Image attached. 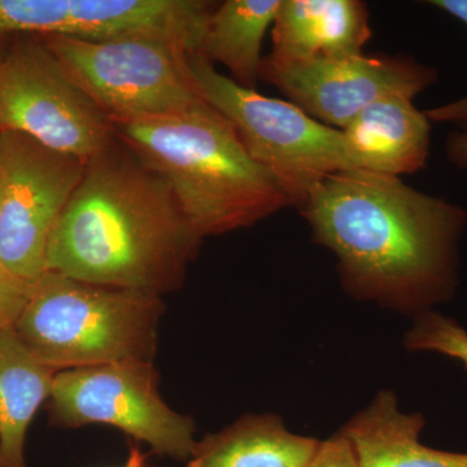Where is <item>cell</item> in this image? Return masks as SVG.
<instances>
[{"label": "cell", "mask_w": 467, "mask_h": 467, "mask_svg": "<svg viewBox=\"0 0 467 467\" xmlns=\"http://www.w3.org/2000/svg\"><path fill=\"white\" fill-rule=\"evenodd\" d=\"M299 213L313 242L333 252L340 285L356 300L417 317L459 284L467 211L365 169L326 178Z\"/></svg>", "instance_id": "cell-1"}, {"label": "cell", "mask_w": 467, "mask_h": 467, "mask_svg": "<svg viewBox=\"0 0 467 467\" xmlns=\"http://www.w3.org/2000/svg\"><path fill=\"white\" fill-rule=\"evenodd\" d=\"M202 242L167 181L117 138L86 164L46 272L162 296L182 287Z\"/></svg>", "instance_id": "cell-2"}, {"label": "cell", "mask_w": 467, "mask_h": 467, "mask_svg": "<svg viewBox=\"0 0 467 467\" xmlns=\"http://www.w3.org/2000/svg\"><path fill=\"white\" fill-rule=\"evenodd\" d=\"M112 125L116 137L167 181L202 239L250 227L290 207L233 122L205 99L181 115Z\"/></svg>", "instance_id": "cell-3"}, {"label": "cell", "mask_w": 467, "mask_h": 467, "mask_svg": "<svg viewBox=\"0 0 467 467\" xmlns=\"http://www.w3.org/2000/svg\"><path fill=\"white\" fill-rule=\"evenodd\" d=\"M161 296L45 272L30 288L15 333L52 370L152 361Z\"/></svg>", "instance_id": "cell-4"}, {"label": "cell", "mask_w": 467, "mask_h": 467, "mask_svg": "<svg viewBox=\"0 0 467 467\" xmlns=\"http://www.w3.org/2000/svg\"><path fill=\"white\" fill-rule=\"evenodd\" d=\"M198 90L235 126L251 158L299 211L326 178L358 169L342 130L306 115L291 101L242 88L199 54L189 57Z\"/></svg>", "instance_id": "cell-5"}, {"label": "cell", "mask_w": 467, "mask_h": 467, "mask_svg": "<svg viewBox=\"0 0 467 467\" xmlns=\"http://www.w3.org/2000/svg\"><path fill=\"white\" fill-rule=\"evenodd\" d=\"M41 39L112 124L181 115L204 100L190 69L193 52L181 43L160 36Z\"/></svg>", "instance_id": "cell-6"}, {"label": "cell", "mask_w": 467, "mask_h": 467, "mask_svg": "<svg viewBox=\"0 0 467 467\" xmlns=\"http://www.w3.org/2000/svg\"><path fill=\"white\" fill-rule=\"evenodd\" d=\"M0 130L29 135L86 164L117 140L109 116L33 34H14L0 61Z\"/></svg>", "instance_id": "cell-7"}, {"label": "cell", "mask_w": 467, "mask_h": 467, "mask_svg": "<svg viewBox=\"0 0 467 467\" xmlns=\"http://www.w3.org/2000/svg\"><path fill=\"white\" fill-rule=\"evenodd\" d=\"M47 402L54 426H113L146 442L153 453L186 462L195 447V423L162 400L152 361L130 359L58 371Z\"/></svg>", "instance_id": "cell-8"}, {"label": "cell", "mask_w": 467, "mask_h": 467, "mask_svg": "<svg viewBox=\"0 0 467 467\" xmlns=\"http://www.w3.org/2000/svg\"><path fill=\"white\" fill-rule=\"evenodd\" d=\"M86 162L0 130V266L34 284L46 272L51 234L84 177Z\"/></svg>", "instance_id": "cell-9"}, {"label": "cell", "mask_w": 467, "mask_h": 467, "mask_svg": "<svg viewBox=\"0 0 467 467\" xmlns=\"http://www.w3.org/2000/svg\"><path fill=\"white\" fill-rule=\"evenodd\" d=\"M260 79L322 124L343 130L370 104L389 97L410 99L434 86L438 69L408 55H358L284 61L264 57Z\"/></svg>", "instance_id": "cell-10"}, {"label": "cell", "mask_w": 467, "mask_h": 467, "mask_svg": "<svg viewBox=\"0 0 467 467\" xmlns=\"http://www.w3.org/2000/svg\"><path fill=\"white\" fill-rule=\"evenodd\" d=\"M214 5L204 0H0V32L86 41L160 36L199 54Z\"/></svg>", "instance_id": "cell-11"}, {"label": "cell", "mask_w": 467, "mask_h": 467, "mask_svg": "<svg viewBox=\"0 0 467 467\" xmlns=\"http://www.w3.org/2000/svg\"><path fill=\"white\" fill-rule=\"evenodd\" d=\"M359 0H282L272 26L269 57L294 61L364 54L373 30Z\"/></svg>", "instance_id": "cell-12"}, {"label": "cell", "mask_w": 467, "mask_h": 467, "mask_svg": "<svg viewBox=\"0 0 467 467\" xmlns=\"http://www.w3.org/2000/svg\"><path fill=\"white\" fill-rule=\"evenodd\" d=\"M413 100L383 98L361 110L343 129L358 169L401 177L426 168L431 122Z\"/></svg>", "instance_id": "cell-13"}, {"label": "cell", "mask_w": 467, "mask_h": 467, "mask_svg": "<svg viewBox=\"0 0 467 467\" xmlns=\"http://www.w3.org/2000/svg\"><path fill=\"white\" fill-rule=\"evenodd\" d=\"M425 418L405 414L395 392L380 391L340 430L358 467H467V453L434 450L420 441Z\"/></svg>", "instance_id": "cell-14"}, {"label": "cell", "mask_w": 467, "mask_h": 467, "mask_svg": "<svg viewBox=\"0 0 467 467\" xmlns=\"http://www.w3.org/2000/svg\"><path fill=\"white\" fill-rule=\"evenodd\" d=\"M319 444L291 432L275 414H245L196 441L187 467H306Z\"/></svg>", "instance_id": "cell-15"}, {"label": "cell", "mask_w": 467, "mask_h": 467, "mask_svg": "<svg viewBox=\"0 0 467 467\" xmlns=\"http://www.w3.org/2000/svg\"><path fill=\"white\" fill-rule=\"evenodd\" d=\"M57 374L26 348L14 327L0 331V467H27V430L50 398Z\"/></svg>", "instance_id": "cell-16"}, {"label": "cell", "mask_w": 467, "mask_h": 467, "mask_svg": "<svg viewBox=\"0 0 467 467\" xmlns=\"http://www.w3.org/2000/svg\"><path fill=\"white\" fill-rule=\"evenodd\" d=\"M282 0H226L216 3L202 27L199 55L230 70L245 88L260 81L261 55L267 30Z\"/></svg>", "instance_id": "cell-17"}, {"label": "cell", "mask_w": 467, "mask_h": 467, "mask_svg": "<svg viewBox=\"0 0 467 467\" xmlns=\"http://www.w3.org/2000/svg\"><path fill=\"white\" fill-rule=\"evenodd\" d=\"M404 344L409 350H429L459 359L467 370V331L434 310L417 316Z\"/></svg>", "instance_id": "cell-18"}, {"label": "cell", "mask_w": 467, "mask_h": 467, "mask_svg": "<svg viewBox=\"0 0 467 467\" xmlns=\"http://www.w3.org/2000/svg\"><path fill=\"white\" fill-rule=\"evenodd\" d=\"M427 5L441 9L467 27V0H429ZM431 124H451L467 133V95L461 99L425 110Z\"/></svg>", "instance_id": "cell-19"}, {"label": "cell", "mask_w": 467, "mask_h": 467, "mask_svg": "<svg viewBox=\"0 0 467 467\" xmlns=\"http://www.w3.org/2000/svg\"><path fill=\"white\" fill-rule=\"evenodd\" d=\"M32 285L9 275L0 266V331L14 327L26 306Z\"/></svg>", "instance_id": "cell-20"}, {"label": "cell", "mask_w": 467, "mask_h": 467, "mask_svg": "<svg viewBox=\"0 0 467 467\" xmlns=\"http://www.w3.org/2000/svg\"><path fill=\"white\" fill-rule=\"evenodd\" d=\"M306 467H358L352 447L346 436L337 431L321 441L317 451Z\"/></svg>", "instance_id": "cell-21"}, {"label": "cell", "mask_w": 467, "mask_h": 467, "mask_svg": "<svg viewBox=\"0 0 467 467\" xmlns=\"http://www.w3.org/2000/svg\"><path fill=\"white\" fill-rule=\"evenodd\" d=\"M445 156L454 167L467 169V133L456 130L448 135Z\"/></svg>", "instance_id": "cell-22"}, {"label": "cell", "mask_w": 467, "mask_h": 467, "mask_svg": "<svg viewBox=\"0 0 467 467\" xmlns=\"http://www.w3.org/2000/svg\"><path fill=\"white\" fill-rule=\"evenodd\" d=\"M147 459H149V456L143 453L138 445H131L128 460H126L125 465L122 467H146Z\"/></svg>", "instance_id": "cell-23"}, {"label": "cell", "mask_w": 467, "mask_h": 467, "mask_svg": "<svg viewBox=\"0 0 467 467\" xmlns=\"http://www.w3.org/2000/svg\"><path fill=\"white\" fill-rule=\"evenodd\" d=\"M14 34L0 32V61L5 57V52L8 50L9 43H11Z\"/></svg>", "instance_id": "cell-24"}, {"label": "cell", "mask_w": 467, "mask_h": 467, "mask_svg": "<svg viewBox=\"0 0 467 467\" xmlns=\"http://www.w3.org/2000/svg\"><path fill=\"white\" fill-rule=\"evenodd\" d=\"M0 195H2V175H0Z\"/></svg>", "instance_id": "cell-25"}]
</instances>
